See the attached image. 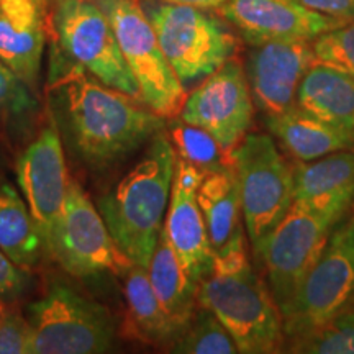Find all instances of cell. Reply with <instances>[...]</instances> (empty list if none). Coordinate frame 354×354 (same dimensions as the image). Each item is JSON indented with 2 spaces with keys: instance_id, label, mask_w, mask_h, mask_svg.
<instances>
[{
  "instance_id": "9a60e30c",
  "label": "cell",
  "mask_w": 354,
  "mask_h": 354,
  "mask_svg": "<svg viewBox=\"0 0 354 354\" xmlns=\"http://www.w3.org/2000/svg\"><path fill=\"white\" fill-rule=\"evenodd\" d=\"M218 10L250 44L313 41L344 24L310 10L299 0H227Z\"/></svg>"
},
{
  "instance_id": "1f68e13d",
  "label": "cell",
  "mask_w": 354,
  "mask_h": 354,
  "mask_svg": "<svg viewBox=\"0 0 354 354\" xmlns=\"http://www.w3.org/2000/svg\"><path fill=\"white\" fill-rule=\"evenodd\" d=\"M310 10L338 21L354 20V0H299Z\"/></svg>"
},
{
  "instance_id": "cb8c5ba5",
  "label": "cell",
  "mask_w": 354,
  "mask_h": 354,
  "mask_svg": "<svg viewBox=\"0 0 354 354\" xmlns=\"http://www.w3.org/2000/svg\"><path fill=\"white\" fill-rule=\"evenodd\" d=\"M125 300L135 333L149 344H172L179 336L149 282L148 269L131 266L125 272Z\"/></svg>"
},
{
  "instance_id": "3957f363",
  "label": "cell",
  "mask_w": 354,
  "mask_h": 354,
  "mask_svg": "<svg viewBox=\"0 0 354 354\" xmlns=\"http://www.w3.org/2000/svg\"><path fill=\"white\" fill-rule=\"evenodd\" d=\"M198 305L210 310L243 354L284 351V318L271 290L251 264L212 269L198 284Z\"/></svg>"
},
{
  "instance_id": "484cf974",
  "label": "cell",
  "mask_w": 354,
  "mask_h": 354,
  "mask_svg": "<svg viewBox=\"0 0 354 354\" xmlns=\"http://www.w3.org/2000/svg\"><path fill=\"white\" fill-rule=\"evenodd\" d=\"M171 141L179 158L197 166L205 174L232 166V153L225 151L214 136L185 122L172 123Z\"/></svg>"
},
{
  "instance_id": "ac0fdd59",
  "label": "cell",
  "mask_w": 354,
  "mask_h": 354,
  "mask_svg": "<svg viewBox=\"0 0 354 354\" xmlns=\"http://www.w3.org/2000/svg\"><path fill=\"white\" fill-rule=\"evenodd\" d=\"M43 50L41 6L37 0H0V61L28 87L37 82Z\"/></svg>"
},
{
  "instance_id": "7402d4cb",
  "label": "cell",
  "mask_w": 354,
  "mask_h": 354,
  "mask_svg": "<svg viewBox=\"0 0 354 354\" xmlns=\"http://www.w3.org/2000/svg\"><path fill=\"white\" fill-rule=\"evenodd\" d=\"M197 202L201 207L212 251H218L238 230H241V202L233 166L209 172L197 189Z\"/></svg>"
},
{
  "instance_id": "d6a6232c",
  "label": "cell",
  "mask_w": 354,
  "mask_h": 354,
  "mask_svg": "<svg viewBox=\"0 0 354 354\" xmlns=\"http://www.w3.org/2000/svg\"><path fill=\"white\" fill-rule=\"evenodd\" d=\"M161 2L176 3V6L196 7V8H202V10H215V8H220L223 6L227 0H161Z\"/></svg>"
},
{
  "instance_id": "6da1fadb",
  "label": "cell",
  "mask_w": 354,
  "mask_h": 354,
  "mask_svg": "<svg viewBox=\"0 0 354 354\" xmlns=\"http://www.w3.org/2000/svg\"><path fill=\"white\" fill-rule=\"evenodd\" d=\"M55 87L66 136L87 165L118 161L165 127V117L145 109L143 102L88 77L77 64L59 71Z\"/></svg>"
},
{
  "instance_id": "4fadbf2b",
  "label": "cell",
  "mask_w": 354,
  "mask_h": 354,
  "mask_svg": "<svg viewBox=\"0 0 354 354\" xmlns=\"http://www.w3.org/2000/svg\"><path fill=\"white\" fill-rule=\"evenodd\" d=\"M17 183L37 223L44 251L51 254L69 187L63 145L55 123L41 130L20 156Z\"/></svg>"
},
{
  "instance_id": "5bb4252c",
  "label": "cell",
  "mask_w": 354,
  "mask_h": 354,
  "mask_svg": "<svg viewBox=\"0 0 354 354\" xmlns=\"http://www.w3.org/2000/svg\"><path fill=\"white\" fill-rule=\"evenodd\" d=\"M205 176L197 166L177 156L171 201L162 225L177 259L196 284L209 276L214 264V251L197 202V189Z\"/></svg>"
},
{
  "instance_id": "e0dca14e",
  "label": "cell",
  "mask_w": 354,
  "mask_h": 354,
  "mask_svg": "<svg viewBox=\"0 0 354 354\" xmlns=\"http://www.w3.org/2000/svg\"><path fill=\"white\" fill-rule=\"evenodd\" d=\"M294 202L335 227L354 203V148L342 149L292 167Z\"/></svg>"
},
{
  "instance_id": "44dd1931",
  "label": "cell",
  "mask_w": 354,
  "mask_h": 354,
  "mask_svg": "<svg viewBox=\"0 0 354 354\" xmlns=\"http://www.w3.org/2000/svg\"><path fill=\"white\" fill-rule=\"evenodd\" d=\"M148 276L159 304L180 335L197 312L198 284L184 271L165 228L159 233L158 245L149 261Z\"/></svg>"
},
{
  "instance_id": "83f0119b",
  "label": "cell",
  "mask_w": 354,
  "mask_h": 354,
  "mask_svg": "<svg viewBox=\"0 0 354 354\" xmlns=\"http://www.w3.org/2000/svg\"><path fill=\"white\" fill-rule=\"evenodd\" d=\"M315 63L354 77V20L335 26L312 41Z\"/></svg>"
},
{
  "instance_id": "ffe728a7",
  "label": "cell",
  "mask_w": 354,
  "mask_h": 354,
  "mask_svg": "<svg viewBox=\"0 0 354 354\" xmlns=\"http://www.w3.org/2000/svg\"><path fill=\"white\" fill-rule=\"evenodd\" d=\"M266 127L287 154L297 161H313L326 154L354 148V136L313 117L299 107L266 117Z\"/></svg>"
},
{
  "instance_id": "603a6c76",
  "label": "cell",
  "mask_w": 354,
  "mask_h": 354,
  "mask_svg": "<svg viewBox=\"0 0 354 354\" xmlns=\"http://www.w3.org/2000/svg\"><path fill=\"white\" fill-rule=\"evenodd\" d=\"M0 250L20 269H28L41 258V236L28 205L12 185H0Z\"/></svg>"
},
{
  "instance_id": "8992f818",
  "label": "cell",
  "mask_w": 354,
  "mask_h": 354,
  "mask_svg": "<svg viewBox=\"0 0 354 354\" xmlns=\"http://www.w3.org/2000/svg\"><path fill=\"white\" fill-rule=\"evenodd\" d=\"M232 166L240 190L245 228L254 246L284 218L294 203L292 167L271 136L263 133H246L232 151Z\"/></svg>"
},
{
  "instance_id": "7c38bea8",
  "label": "cell",
  "mask_w": 354,
  "mask_h": 354,
  "mask_svg": "<svg viewBox=\"0 0 354 354\" xmlns=\"http://www.w3.org/2000/svg\"><path fill=\"white\" fill-rule=\"evenodd\" d=\"M179 115L232 153L253 123V97L243 66L234 59L221 64L185 97Z\"/></svg>"
},
{
  "instance_id": "836d02e7",
  "label": "cell",
  "mask_w": 354,
  "mask_h": 354,
  "mask_svg": "<svg viewBox=\"0 0 354 354\" xmlns=\"http://www.w3.org/2000/svg\"><path fill=\"white\" fill-rule=\"evenodd\" d=\"M37 2L39 3V6H43V3H46V2H48V0H37Z\"/></svg>"
},
{
  "instance_id": "f546056e",
  "label": "cell",
  "mask_w": 354,
  "mask_h": 354,
  "mask_svg": "<svg viewBox=\"0 0 354 354\" xmlns=\"http://www.w3.org/2000/svg\"><path fill=\"white\" fill-rule=\"evenodd\" d=\"M33 104L28 86L0 61V113L21 115L28 112Z\"/></svg>"
},
{
  "instance_id": "5b68a950",
  "label": "cell",
  "mask_w": 354,
  "mask_h": 354,
  "mask_svg": "<svg viewBox=\"0 0 354 354\" xmlns=\"http://www.w3.org/2000/svg\"><path fill=\"white\" fill-rule=\"evenodd\" d=\"M107 15L146 107L161 117L180 113L185 87L167 61L138 0H94Z\"/></svg>"
},
{
  "instance_id": "277c9868",
  "label": "cell",
  "mask_w": 354,
  "mask_h": 354,
  "mask_svg": "<svg viewBox=\"0 0 354 354\" xmlns=\"http://www.w3.org/2000/svg\"><path fill=\"white\" fill-rule=\"evenodd\" d=\"M353 307L354 212H349L331 230L325 248L282 315L286 342Z\"/></svg>"
},
{
  "instance_id": "2e32d148",
  "label": "cell",
  "mask_w": 354,
  "mask_h": 354,
  "mask_svg": "<svg viewBox=\"0 0 354 354\" xmlns=\"http://www.w3.org/2000/svg\"><path fill=\"white\" fill-rule=\"evenodd\" d=\"M313 63L312 41L253 44L245 73L259 112L271 117L294 107L300 81Z\"/></svg>"
},
{
  "instance_id": "4316f807",
  "label": "cell",
  "mask_w": 354,
  "mask_h": 354,
  "mask_svg": "<svg viewBox=\"0 0 354 354\" xmlns=\"http://www.w3.org/2000/svg\"><path fill=\"white\" fill-rule=\"evenodd\" d=\"M284 348L302 354H354V307L308 333L287 339Z\"/></svg>"
},
{
  "instance_id": "30bf717a",
  "label": "cell",
  "mask_w": 354,
  "mask_h": 354,
  "mask_svg": "<svg viewBox=\"0 0 354 354\" xmlns=\"http://www.w3.org/2000/svg\"><path fill=\"white\" fill-rule=\"evenodd\" d=\"M331 230L320 216L294 202L284 218L253 246L282 315L325 248Z\"/></svg>"
},
{
  "instance_id": "8fae6325",
  "label": "cell",
  "mask_w": 354,
  "mask_h": 354,
  "mask_svg": "<svg viewBox=\"0 0 354 354\" xmlns=\"http://www.w3.org/2000/svg\"><path fill=\"white\" fill-rule=\"evenodd\" d=\"M50 256L79 277L105 271L125 276L133 266L115 245L97 205L74 180L69 183L63 218Z\"/></svg>"
},
{
  "instance_id": "d4e9b609",
  "label": "cell",
  "mask_w": 354,
  "mask_h": 354,
  "mask_svg": "<svg viewBox=\"0 0 354 354\" xmlns=\"http://www.w3.org/2000/svg\"><path fill=\"white\" fill-rule=\"evenodd\" d=\"M172 353L179 354H234L236 343L223 323L210 310L201 307L183 333L171 344Z\"/></svg>"
},
{
  "instance_id": "4dcf8cb0",
  "label": "cell",
  "mask_w": 354,
  "mask_h": 354,
  "mask_svg": "<svg viewBox=\"0 0 354 354\" xmlns=\"http://www.w3.org/2000/svg\"><path fill=\"white\" fill-rule=\"evenodd\" d=\"M25 284V274L0 250V299L12 300L13 297H17L24 290Z\"/></svg>"
},
{
  "instance_id": "52a82bcc",
  "label": "cell",
  "mask_w": 354,
  "mask_h": 354,
  "mask_svg": "<svg viewBox=\"0 0 354 354\" xmlns=\"http://www.w3.org/2000/svg\"><path fill=\"white\" fill-rule=\"evenodd\" d=\"M146 15L184 87L210 76L236 50L232 32L202 8L161 2Z\"/></svg>"
},
{
  "instance_id": "d6986e66",
  "label": "cell",
  "mask_w": 354,
  "mask_h": 354,
  "mask_svg": "<svg viewBox=\"0 0 354 354\" xmlns=\"http://www.w3.org/2000/svg\"><path fill=\"white\" fill-rule=\"evenodd\" d=\"M295 107L354 136V77L313 63L300 81Z\"/></svg>"
},
{
  "instance_id": "7a4b0ae2",
  "label": "cell",
  "mask_w": 354,
  "mask_h": 354,
  "mask_svg": "<svg viewBox=\"0 0 354 354\" xmlns=\"http://www.w3.org/2000/svg\"><path fill=\"white\" fill-rule=\"evenodd\" d=\"M177 153L162 131L140 162L97 201L115 245L133 266L148 269L171 201Z\"/></svg>"
},
{
  "instance_id": "9c48e42d",
  "label": "cell",
  "mask_w": 354,
  "mask_h": 354,
  "mask_svg": "<svg viewBox=\"0 0 354 354\" xmlns=\"http://www.w3.org/2000/svg\"><path fill=\"white\" fill-rule=\"evenodd\" d=\"M53 24L57 43L69 59L105 86L143 102L112 25L94 0H57Z\"/></svg>"
},
{
  "instance_id": "ba28073f",
  "label": "cell",
  "mask_w": 354,
  "mask_h": 354,
  "mask_svg": "<svg viewBox=\"0 0 354 354\" xmlns=\"http://www.w3.org/2000/svg\"><path fill=\"white\" fill-rule=\"evenodd\" d=\"M32 354H99L113 346L115 323L102 305L53 286L28 307Z\"/></svg>"
},
{
  "instance_id": "f1b7e54d",
  "label": "cell",
  "mask_w": 354,
  "mask_h": 354,
  "mask_svg": "<svg viewBox=\"0 0 354 354\" xmlns=\"http://www.w3.org/2000/svg\"><path fill=\"white\" fill-rule=\"evenodd\" d=\"M0 354H32V326L19 310L0 299Z\"/></svg>"
}]
</instances>
